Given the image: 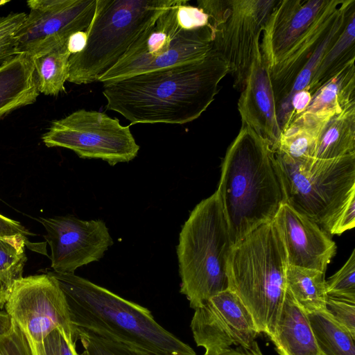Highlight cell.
I'll use <instances>...</instances> for the list:
<instances>
[{
  "label": "cell",
  "instance_id": "6da1fadb",
  "mask_svg": "<svg viewBox=\"0 0 355 355\" xmlns=\"http://www.w3.org/2000/svg\"><path fill=\"white\" fill-rule=\"evenodd\" d=\"M229 73L212 49L197 62L103 84L106 108L136 123L184 124L198 119L214 100Z\"/></svg>",
  "mask_w": 355,
  "mask_h": 355
},
{
  "label": "cell",
  "instance_id": "7a4b0ae2",
  "mask_svg": "<svg viewBox=\"0 0 355 355\" xmlns=\"http://www.w3.org/2000/svg\"><path fill=\"white\" fill-rule=\"evenodd\" d=\"M216 191L234 245L272 221L286 202L275 151L248 125L226 151Z\"/></svg>",
  "mask_w": 355,
  "mask_h": 355
},
{
  "label": "cell",
  "instance_id": "3957f363",
  "mask_svg": "<svg viewBox=\"0 0 355 355\" xmlns=\"http://www.w3.org/2000/svg\"><path fill=\"white\" fill-rule=\"evenodd\" d=\"M49 272L65 296L75 337L76 329H83L153 355H196L148 309L75 274Z\"/></svg>",
  "mask_w": 355,
  "mask_h": 355
},
{
  "label": "cell",
  "instance_id": "277c9868",
  "mask_svg": "<svg viewBox=\"0 0 355 355\" xmlns=\"http://www.w3.org/2000/svg\"><path fill=\"white\" fill-rule=\"evenodd\" d=\"M288 261L273 220L234 244L228 261V288L250 313L258 331L271 338L287 293Z\"/></svg>",
  "mask_w": 355,
  "mask_h": 355
},
{
  "label": "cell",
  "instance_id": "5b68a950",
  "mask_svg": "<svg viewBox=\"0 0 355 355\" xmlns=\"http://www.w3.org/2000/svg\"><path fill=\"white\" fill-rule=\"evenodd\" d=\"M286 202L329 235L355 225V153L291 162L275 153Z\"/></svg>",
  "mask_w": 355,
  "mask_h": 355
},
{
  "label": "cell",
  "instance_id": "8992f818",
  "mask_svg": "<svg viewBox=\"0 0 355 355\" xmlns=\"http://www.w3.org/2000/svg\"><path fill=\"white\" fill-rule=\"evenodd\" d=\"M233 245L216 191L193 208L179 235L180 291L192 309L228 288V261Z\"/></svg>",
  "mask_w": 355,
  "mask_h": 355
},
{
  "label": "cell",
  "instance_id": "52a82bcc",
  "mask_svg": "<svg viewBox=\"0 0 355 355\" xmlns=\"http://www.w3.org/2000/svg\"><path fill=\"white\" fill-rule=\"evenodd\" d=\"M178 0H96L87 42L70 55L67 81L89 84L104 75Z\"/></svg>",
  "mask_w": 355,
  "mask_h": 355
},
{
  "label": "cell",
  "instance_id": "ba28073f",
  "mask_svg": "<svg viewBox=\"0 0 355 355\" xmlns=\"http://www.w3.org/2000/svg\"><path fill=\"white\" fill-rule=\"evenodd\" d=\"M278 0H198L209 17L212 49L225 62L233 86L242 92L261 57L260 37Z\"/></svg>",
  "mask_w": 355,
  "mask_h": 355
},
{
  "label": "cell",
  "instance_id": "9c48e42d",
  "mask_svg": "<svg viewBox=\"0 0 355 355\" xmlns=\"http://www.w3.org/2000/svg\"><path fill=\"white\" fill-rule=\"evenodd\" d=\"M129 125L104 112L84 109L53 121L42 135L47 147L71 150L83 159H100L114 166L135 159L139 146Z\"/></svg>",
  "mask_w": 355,
  "mask_h": 355
},
{
  "label": "cell",
  "instance_id": "30bf717a",
  "mask_svg": "<svg viewBox=\"0 0 355 355\" xmlns=\"http://www.w3.org/2000/svg\"><path fill=\"white\" fill-rule=\"evenodd\" d=\"M4 307L33 343H40L58 329L70 343L76 345L65 296L49 272L16 280L6 293Z\"/></svg>",
  "mask_w": 355,
  "mask_h": 355
},
{
  "label": "cell",
  "instance_id": "8fae6325",
  "mask_svg": "<svg viewBox=\"0 0 355 355\" xmlns=\"http://www.w3.org/2000/svg\"><path fill=\"white\" fill-rule=\"evenodd\" d=\"M96 0H30L29 13L17 33L18 52L33 59L67 44L78 31H85Z\"/></svg>",
  "mask_w": 355,
  "mask_h": 355
},
{
  "label": "cell",
  "instance_id": "7c38bea8",
  "mask_svg": "<svg viewBox=\"0 0 355 355\" xmlns=\"http://www.w3.org/2000/svg\"><path fill=\"white\" fill-rule=\"evenodd\" d=\"M193 339L210 355L232 347H250L260 334L239 297L230 289L195 309L191 321Z\"/></svg>",
  "mask_w": 355,
  "mask_h": 355
},
{
  "label": "cell",
  "instance_id": "4fadbf2b",
  "mask_svg": "<svg viewBox=\"0 0 355 355\" xmlns=\"http://www.w3.org/2000/svg\"><path fill=\"white\" fill-rule=\"evenodd\" d=\"M51 249V267L58 273L74 274L78 268L99 261L114 244L103 220H85L67 215L40 218Z\"/></svg>",
  "mask_w": 355,
  "mask_h": 355
},
{
  "label": "cell",
  "instance_id": "5bb4252c",
  "mask_svg": "<svg viewBox=\"0 0 355 355\" xmlns=\"http://www.w3.org/2000/svg\"><path fill=\"white\" fill-rule=\"evenodd\" d=\"M340 0H278L263 30L260 49L269 69Z\"/></svg>",
  "mask_w": 355,
  "mask_h": 355
},
{
  "label": "cell",
  "instance_id": "9a60e30c",
  "mask_svg": "<svg viewBox=\"0 0 355 355\" xmlns=\"http://www.w3.org/2000/svg\"><path fill=\"white\" fill-rule=\"evenodd\" d=\"M284 245L288 265L325 272L336 245L318 224L288 203L273 219Z\"/></svg>",
  "mask_w": 355,
  "mask_h": 355
},
{
  "label": "cell",
  "instance_id": "2e32d148",
  "mask_svg": "<svg viewBox=\"0 0 355 355\" xmlns=\"http://www.w3.org/2000/svg\"><path fill=\"white\" fill-rule=\"evenodd\" d=\"M186 1L178 0L166 10L98 81L105 84L140 74L146 66L166 52L182 28L178 9Z\"/></svg>",
  "mask_w": 355,
  "mask_h": 355
},
{
  "label": "cell",
  "instance_id": "e0dca14e",
  "mask_svg": "<svg viewBox=\"0 0 355 355\" xmlns=\"http://www.w3.org/2000/svg\"><path fill=\"white\" fill-rule=\"evenodd\" d=\"M242 125L267 139L275 150L281 135L269 67L262 55L252 64L238 101Z\"/></svg>",
  "mask_w": 355,
  "mask_h": 355
},
{
  "label": "cell",
  "instance_id": "ac0fdd59",
  "mask_svg": "<svg viewBox=\"0 0 355 355\" xmlns=\"http://www.w3.org/2000/svg\"><path fill=\"white\" fill-rule=\"evenodd\" d=\"M343 1L327 10L283 58L269 69L276 108L286 98L296 77L323 40Z\"/></svg>",
  "mask_w": 355,
  "mask_h": 355
},
{
  "label": "cell",
  "instance_id": "d6986e66",
  "mask_svg": "<svg viewBox=\"0 0 355 355\" xmlns=\"http://www.w3.org/2000/svg\"><path fill=\"white\" fill-rule=\"evenodd\" d=\"M33 58L19 53L0 65V120L40 95Z\"/></svg>",
  "mask_w": 355,
  "mask_h": 355
},
{
  "label": "cell",
  "instance_id": "ffe728a7",
  "mask_svg": "<svg viewBox=\"0 0 355 355\" xmlns=\"http://www.w3.org/2000/svg\"><path fill=\"white\" fill-rule=\"evenodd\" d=\"M270 339L279 355H320L307 314L288 291Z\"/></svg>",
  "mask_w": 355,
  "mask_h": 355
},
{
  "label": "cell",
  "instance_id": "44dd1931",
  "mask_svg": "<svg viewBox=\"0 0 355 355\" xmlns=\"http://www.w3.org/2000/svg\"><path fill=\"white\" fill-rule=\"evenodd\" d=\"M335 114L303 112L282 130L275 153L294 163L313 157L318 138Z\"/></svg>",
  "mask_w": 355,
  "mask_h": 355
},
{
  "label": "cell",
  "instance_id": "7402d4cb",
  "mask_svg": "<svg viewBox=\"0 0 355 355\" xmlns=\"http://www.w3.org/2000/svg\"><path fill=\"white\" fill-rule=\"evenodd\" d=\"M355 153V102L334 115L321 131L314 158L333 159Z\"/></svg>",
  "mask_w": 355,
  "mask_h": 355
},
{
  "label": "cell",
  "instance_id": "603a6c76",
  "mask_svg": "<svg viewBox=\"0 0 355 355\" xmlns=\"http://www.w3.org/2000/svg\"><path fill=\"white\" fill-rule=\"evenodd\" d=\"M325 272L288 266L286 286L295 303L306 314L325 311Z\"/></svg>",
  "mask_w": 355,
  "mask_h": 355
},
{
  "label": "cell",
  "instance_id": "cb8c5ba5",
  "mask_svg": "<svg viewBox=\"0 0 355 355\" xmlns=\"http://www.w3.org/2000/svg\"><path fill=\"white\" fill-rule=\"evenodd\" d=\"M353 102H355L354 61L318 89L304 112L336 114Z\"/></svg>",
  "mask_w": 355,
  "mask_h": 355
},
{
  "label": "cell",
  "instance_id": "d4e9b609",
  "mask_svg": "<svg viewBox=\"0 0 355 355\" xmlns=\"http://www.w3.org/2000/svg\"><path fill=\"white\" fill-rule=\"evenodd\" d=\"M355 60V11L333 46L321 60L306 90L312 97L318 89Z\"/></svg>",
  "mask_w": 355,
  "mask_h": 355
},
{
  "label": "cell",
  "instance_id": "484cf974",
  "mask_svg": "<svg viewBox=\"0 0 355 355\" xmlns=\"http://www.w3.org/2000/svg\"><path fill=\"white\" fill-rule=\"evenodd\" d=\"M307 316L320 355H355V338L325 311Z\"/></svg>",
  "mask_w": 355,
  "mask_h": 355
},
{
  "label": "cell",
  "instance_id": "4316f807",
  "mask_svg": "<svg viewBox=\"0 0 355 355\" xmlns=\"http://www.w3.org/2000/svg\"><path fill=\"white\" fill-rule=\"evenodd\" d=\"M71 53L67 44L33 59L37 85L40 93L58 96L65 92Z\"/></svg>",
  "mask_w": 355,
  "mask_h": 355
},
{
  "label": "cell",
  "instance_id": "83f0119b",
  "mask_svg": "<svg viewBox=\"0 0 355 355\" xmlns=\"http://www.w3.org/2000/svg\"><path fill=\"white\" fill-rule=\"evenodd\" d=\"M28 238L16 236L0 237V286L6 291L23 277L27 261L25 245Z\"/></svg>",
  "mask_w": 355,
  "mask_h": 355
},
{
  "label": "cell",
  "instance_id": "f1b7e54d",
  "mask_svg": "<svg viewBox=\"0 0 355 355\" xmlns=\"http://www.w3.org/2000/svg\"><path fill=\"white\" fill-rule=\"evenodd\" d=\"M84 348L80 355H153L110 337L83 329L75 331Z\"/></svg>",
  "mask_w": 355,
  "mask_h": 355
},
{
  "label": "cell",
  "instance_id": "f546056e",
  "mask_svg": "<svg viewBox=\"0 0 355 355\" xmlns=\"http://www.w3.org/2000/svg\"><path fill=\"white\" fill-rule=\"evenodd\" d=\"M25 12L0 17V64L19 54L17 33L24 23Z\"/></svg>",
  "mask_w": 355,
  "mask_h": 355
},
{
  "label": "cell",
  "instance_id": "4dcf8cb0",
  "mask_svg": "<svg viewBox=\"0 0 355 355\" xmlns=\"http://www.w3.org/2000/svg\"><path fill=\"white\" fill-rule=\"evenodd\" d=\"M327 295L355 300V250L344 265L326 280Z\"/></svg>",
  "mask_w": 355,
  "mask_h": 355
},
{
  "label": "cell",
  "instance_id": "1f68e13d",
  "mask_svg": "<svg viewBox=\"0 0 355 355\" xmlns=\"http://www.w3.org/2000/svg\"><path fill=\"white\" fill-rule=\"evenodd\" d=\"M325 311L355 338V300L327 295Z\"/></svg>",
  "mask_w": 355,
  "mask_h": 355
},
{
  "label": "cell",
  "instance_id": "d6a6232c",
  "mask_svg": "<svg viewBox=\"0 0 355 355\" xmlns=\"http://www.w3.org/2000/svg\"><path fill=\"white\" fill-rule=\"evenodd\" d=\"M29 342L33 345L38 355H80L76 351V345L70 343L63 333L58 329L51 331L38 344L30 340Z\"/></svg>",
  "mask_w": 355,
  "mask_h": 355
},
{
  "label": "cell",
  "instance_id": "836d02e7",
  "mask_svg": "<svg viewBox=\"0 0 355 355\" xmlns=\"http://www.w3.org/2000/svg\"><path fill=\"white\" fill-rule=\"evenodd\" d=\"M0 355H33L29 340L15 322L10 334L0 337Z\"/></svg>",
  "mask_w": 355,
  "mask_h": 355
},
{
  "label": "cell",
  "instance_id": "e575fe53",
  "mask_svg": "<svg viewBox=\"0 0 355 355\" xmlns=\"http://www.w3.org/2000/svg\"><path fill=\"white\" fill-rule=\"evenodd\" d=\"M188 3L189 1L187 0L180 5L178 9V18L182 28L192 30L209 26L208 15L198 7H194Z\"/></svg>",
  "mask_w": 355,
  "mask_h": 355
},
{
  "label": "cell",
  "instance_id": "d590c367",
  "mask_svg": "<svg viewBox=\"0 0 355 355\" xmlns=\"http://www.w3.org/2000/svg\"><path fill=\"white\" fill-rule=\"evenodd\" d=\"M31 234L19 222L0 214V237L23 236L27 238Z\"/></svg>",
  "mask_w": 355,
  "mask_h": 355
},
{
  "label": "cell",
  "instance_id": "8d00e7d4",
  "mask_svg": "<svg viewBox=\"0 0 355 355\" xmlns=\"http://www.w3.org/2000/svg\"><path fill=\"white\" fill-rule=\"evenodd\" d=\"M87 42V34L85 31H78L73 33L67 42V48L71 55L81 52Z\"/></svg>",
  "mask_w": 355,
  "mask_h": 355
},
{
  "label": "cell",
  "instance_id": "74e56055",
  "mask_svg": "<svg viewBox=\"0 0 355 355\" xmlns=\"http://www.w3.org/2000/svg\"><path fill=\"white\" fill-rule=\"evenodd\" d=\"M204 355V354H203ZM210 355H263L257 342L255 340L250 347L237 346L230 347Z\"/></svg>",
  "mask_w": 355,
  "mask_h": 355
},
{
  "label": "cell",
  "instance_id": "f35d334b",
  "mask_svg": "<svg viewBox=\"0 0 355 355\" xmlns=\"http://www.w3.org/2000/svg\"><path fill=\"white\" fill-rule=\"evenodd\" d=\"M15 322L6 311H0V337L8 335L12 330Z\"/></svg>",
  "mask_w": 355,
  "mask_h": 355
},
{
  "label": "cell",
  "instance_id": "ab89813d",
  "mask_svg": "<svg viewBox=\"0 0 355 355\" xmlns=\"http://www.w3.org/2000/svg\"><path fill=\"white\" fill-rule=\"evenodd\" d=\"M6 303V291L0 286V309H3Z\"/></svg>",
  "mask_w": 355,
  "mask_h": 355
},
{
  "label": "cell",
  "instance_id": "60d3db41",
  "mask_svg": "<svg viewBox=\"0 0 355 355\" xmlns=\"http://www.w3.org/2000/svg\"><path fill=\"white\" fill-rule=\"evenodd\" d=\"M9 1H6V0H0V6H3L5 5L6 3H8Z\"/></svg>",
  "mask_w": 355,
  "mask_h": 355
},
{
  "label": "cell",
  "instance_id": "b9f144b4",
  "mask_svg": "<svg viewBox=\"0 0 355 355\" xmlns=\"http://www.w3.org/2000/svg\"><path fill=\"white\" fill-rule=\"evenodd\" d=\"M31 347H32V349H33V355H38L35 347H33V345L31 343Z\"/></svg>",
  "mask_w": 355,
  "mask_h": 355
}]
</instances>
